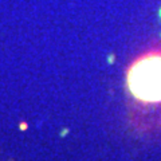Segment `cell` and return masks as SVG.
I'll return each instance as SVG.
<instances>
[{"label": "cell", "instance_id": "cell-1", "mask_svg": "<svg viewBox=\"0 0 161 161\" xmlns=\"http://www.w3.org/2000/svg\"><path fill=\"white\" fill-rule=\"evenodd\" d=\"M130 94L142 102H161V51L137 58L126 74Z\"/></svg>", "mask_w": 161, "mask_h": 161}]
</instances>
